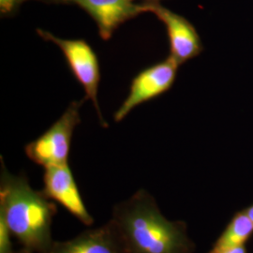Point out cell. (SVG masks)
Masks as SVG:
<instances>
[{
  "instance_id": "cell-7",
  "label": "cell",
  "mask_w": 253,
  "mask_h": 253,
  "mask_svg": "<svg viewBox=\"0 0 253 253\" xmlns=\"http://www.w3.org/2000/svg\"><path fill=\"white\" fill-rule=\"evenodd\" d=\"M44 169V188L42 192L46 197L62 205L84 225H92L94 218L83 202L69 163L50 166Z\"/></svg>"
},
{
  "instance_id": "cell-16",
  "label": "cell",
  "mask_w": 253,
  "mask_h": 253,
  "mask_svg": "<svg viewBox=\"0 0 253 253\" xmlns=\"http://www.w3.org/2000/svg\"><path fill=\"white\" fill-rule=\"evenodd\" d=\"M46 1H52V2H59V3H71L72 0H46Z\"/></svg>"
},
{
  "instance_id": "cell-13",
  "label": "cell",
  "mask_w": 253,
  "mask_h": 253,
  "mask_svg": "<svg viewBox=\"0 0 253 253\" xmlns=\"http://www.w3.org/2000/svg\"><path fill=\"white\" fill-rule=\"evenodd\" d=\"M209 253H247V250L245 245H243V246L230 248V249H221V250L212 249V251Z\"/></svg>"
},
{
  "instance_id": "cell-6",
  "label": "cell",
  "mask_w": 253,
  "mask_h": 253,
  "mask_svg": "<svg viewBox=\"0 0 253 253\" xmlns=\"http://www.w3.org/2000/svg\"><path fill=\"white\" fill-rule=\"evenodd\" d=\"M145 12H152L166 27L170 57L178 64L186 63L204 50L201 38L189 20L162 6L157 1L144 3Z\"/></svg>"
},
{
  "instance_id": "cell-10",
  "label": "cell",
  "mask_w": 253,
  "mask_h": 253,
  "mask_svg": "<svg viewBox=\"0 0 253 253\" xmlns=\"http://www.w3.org/2000/svg\"><path fill=\"white\" fill-rule=\"evenodd\" d=\"M253 234V220L243 210L237 213L218 237L213 249H230L243 246Z\"/></svg>"
},
{
  "instance_id": "cell-12",
  "label": "cell",
  "mask_w": 253,
  "mask_h": 253,
  "mask_svg": "<svg viewBox=\"0 0 253 253\" xmlns=\"http://www.w3.org/2000/svg\"><path fill=\"white\" fill-rule=\"evenodd\" d=\"M25 0H0V12L2 15L12 14Z\"/></svg>"
},
{
  "instance_id": "cell-4",
  "label": "cell",
  "mask_w": 253,
  "mask_h": 253,
  "mask_svg": "<svg viewBox=\"0 0 253 253\" xmlns=\"http://www.w3.org/2000/svg\"><path fill=\"white\" fill-rule=\"evenodd\" d=\"M38 35L45 42H53L62 51L68 65L84 90V100H90L97 111L101 125L107 126L98 102L100 81V63L97 54L84 40H68L54 36L49 31L37 29Z\"/></svg>"
},
{
  "instance_id": "cell-11",
  "label": "cell",
  "mask_w": 253,
  "mask_h": 253,
  "mask_svg": "<svg viewBox=\"0 0 253 253\" xmlns=\"http://www.w3.org/2000/svg\"><path fill=\"white\" fill-rule=\"evenodd\" d=\"M12 234L4 218L0 217V253H14L11 243Z\"/></svg>"
},
{
  "instance_id": "cell-3",
  "label": "cell",
  "mask_w": 253,
  "mask_h": 253,
  "mask_svg": "<svg viewBox=\"0 0 253 253\" xmlns=\"http://www.w3.org/2000/svg\"><path fill=\"white\" fill-rule=\"evenodd\" d=\"M84 101L72 102L42 135L26 145V154L33 163L44 168L68 163L73 132L81 122L80 108Z\"/></svg>"
},
{
  "instance_id": "cell-5",
  "label": "cell",
  "mask_w": 253,
  "mask_h": 253,
  "mask_svg": "<svg viewBox=\"0 0 253 253\" xmlns=\"http://www.w3.org/2000/svg\"><path fill=\"white\" fill-rule=\"evenodd\" d=\"M178 66L169 56L138 73L130 84L126 100L114 115L115 121H122L138 105L170 90L176 79Z\"/></svg>"
},
{
  "instance_id": "cell-8",
  "label": "cell",
  "mask_w": 253,
  "mask_h": 253,
  "mask_svg": "<svg viewBox=\"0 0 253 253\" xmlns=\"http://www.w3.org/2000/svg\"><path fill=\"white\" fill-rule=\"evenodd\" d=\"M71 3L77 4L90 15L104 41L110 40L127 20L145 12L144 4H134L133 0H72Z\"/></svg>"
},
{
  "instance_id": "cell-2",
  "label": "cell",
  "mask_w": 253,
  "mask_h": 253,
  "mask_svg": "<svg viewBox=\"0 0 253 253\" xmlns=\"http://www.w3.org/2000/svg\"><path fill=\"white\" fill-rule=\"evenodd\" d=\"M57 209L42 191L32 189L25 175L10 173L1 163L0 217L21 248L44 253L54 240L52 223Z\"/></svg>"
},
{
  "instance_id": "cell-14",
  "label": "cell",
  "mask_w": 253,
  "mask_h": 253,
  "mask_svg": "<svg viewBox=\"0 0 253 253\" xmlns=\"http://www.w3.org/2000/svg\"><path fill=\"white\" fill-rule=\"evenodd\" d=\"M245 211H246V213L248 214V216L253 220V206H251L250 208H247Z\"/></svg>"
},
{
  "instance_id": "cell-15",
  "label": "cell",
  "mask_w": 253,
  "mask_h": 253,
  "mask_svg": "<svg viewBox=\"0 0 253 253\" xmlns=\"http://www.w3.org/2000/svg\"><path fill=\"white\" fill-rule=\"evenodd\" d=\"M33 253V252H31V251H28L27 249H24V248H21L20 250L18 251H15V253Z\"/></svg>"
},
{
  "instance_id": "cell-9",
  "label": "cell",
  "mask_w": 253,
  "mask_h": 253,
  "mask_svg": "<svg viewBox=\"0 0 253 253\" xmlns=\"http://www.w3.org/2000/svg\"><path fill=\"white\" fill-rule=\"evenodd\" d=\"M44 253H126L115 224L110 219L102 226L84 231L67 241H54Z\"/></svg>"
},
{
  "instance_id": "cell-17",
  "label": "cell",
  "mask_w": 253,
  "mask_h": 253,
  "mask_svg": "<svg viewBox=\"0 0 253 253\" xmlns=\"http://www.w3.org/2000/svg\"><path fill=\"white\" fill-rule=\"evenodd\" d=\"M155 1H157V0H147V2H155Z\"/></svg>"
},
{
  "instance_id": "cell-1",
  "label": "cell",
  "mask_w": 253,
  "mask_h": 253,
  "mask_svg": "<svg viewBox=\"0 0 253 253\" xmlns=\"http://www.w3.org/2000/svg\"><path fill=\"white\" fill-rule=\"evenodd\" d=\"M126 253H193L195 245L183 221L164 217L153 196L139 190L112 211Z\"/></svg>"
}]
</instances>
